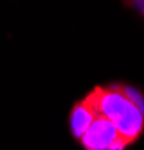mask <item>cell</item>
<instances>
[{
  "instance_id": "cell-1",
  "label": "cell",
  "mask_w": 144,
  "mask_h": 150,
  "mask_svg": "<svg viewBox=\"0 0 144 150\" xmlns=\"http://www.w3.org/2000/svg\"><path fill=\"white\" fill-rule=\"evenodd\" d=\"M89 99L99 114L114 123L119 135L128 143L135 141L144 129V114L122 92V87L96 89Z\"/></svg>"
},
{
  "instance_id": "cell-2",
  "label": "cell",
  "mask_w": 144,
  "mask_h": 150,
  "mask_svg": "<svg viewBox=\"0 0 144 150\" xmlns=\"http://www.w3.org/2000/svg\"><path fill=\"white\" fill-rule=\"evenodd\" d=\"M119 137L114 123L98 112L90 128L81 137V144L86 150H107Z\"/></svg>"
},
{
  "instance_id": "cell-3",
  "label": "cell",
  "mask_w": 144,
  "mask_h": 150,
  "mask_svg": "<svg viewBox=\"0 0 144 150\" xmlns=\"http://www.w3.org/2000/svg\"><path fill=\"white\" fill-rule=\"evenodd\" d=\"M96 114H98V111H96L95 105L89 99V96L74 107V110L71 112V129L75 138L81 140V137L90 128Z\"/></svg>"
},
{
  "instance_id": "cell-4",
  "label": "cell",
  "mask_w": 144,
  "mask_h": 150,
  "mask_svg": "<svg viewBox=\"0 0 144 150\" xmlns=\"http://www.w3.org/2000/svg\"><path fill=\"white\" fill-rule=\"evenodd\" d=\"M122 92L125 93V96L129 99L132 104H135L141 110V112L144 114V98H143V95L140 92H137L135 89H132V87H126V86L122 87Z\"/></svg>"
},
{
  "instance_id": "cell-5",
  "label": "cell",
  "mask_w": 144,
  "mask_h": 150,
  "mask_svg": "<svg viewBox=\"0 0 144 150\" xmlns=\"http://www.w3.org/2000/svg\"><path fill=\"white\" fill-rule=\"evenodd\" d=\"M129 143L125 140V138H122V137H119V138L110 146V147H108L107 150H125V147L128 146Z\"/></svg>"
}]
</instances>
